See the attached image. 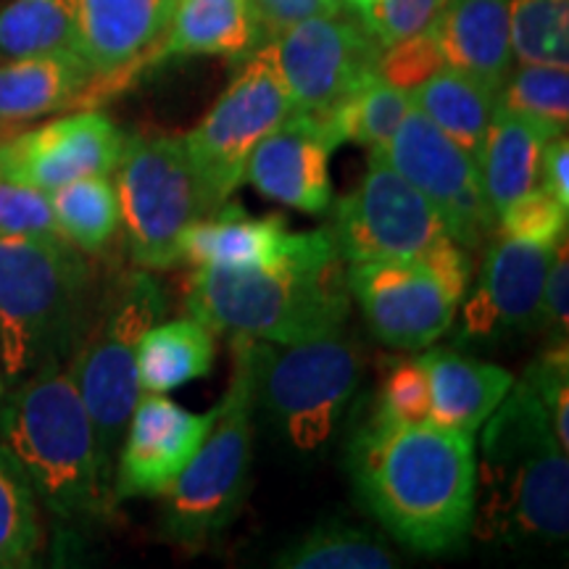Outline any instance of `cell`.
<instances>
[{
	"label": "cell",
	"instance_id": "cell-1",
	"mask_svg": "<svg viewBox=\"0 0 569 569\" xmlns=\"http://www.w3.org/2000/svg\"><path fill=\"white\" fill-rule=\"evenodd\" d=\"M356 498L390 538L417 553H451L475 511V438L372 415L348 448Z\"/></svg>",
	"mask_w": 569,
	"mask_h": 569
},
{
	"label": "cell",
	"instance_id": "cell-2",
	"mask_svg": "<svg viewBox=\"0 0 569 569\" xmlns=\"http://www.w3.org/2000/svg\"><path fill=\"white\" fill-rule=\"evenodd\" d=\"M346 267L330 227L293 232L288 248L264 264L196 267L184 309L213 336L303 343L346 327L351 311Z\"/></svg>",
	"mask_w": 569,
	"mask_h": 569
},
{
	"label": "cell",
	"instance_id": "cell-3",
	"mask_svg": "<svg viewBox=\"0 0 569 569\" xmlns=\"http://www.w3.org/2000/svg\"><path fill=\"white\" fill-rule=\"evenodd\" d=\"M469 536L488 543L551 546L569 532V451L553 436L528 380L515 386L480 427Z\"/></svg>",
	"mask_w": 569,
	"mask_h": 569
},
{
	"label": "cell",
	"instance_id": "cell-4",
	"mask_svg": "<svg viewBox=\"0 0 569 569\" xmlns=\"http://www.w3.org/2000/svg\"><path fill=\"white\" fill-rule=\"evenodd\" d=\"M0 443L61 525L96 528L111 517L117 503L98 465L96 432L63 361H46L3 396Z\"/></svg>",
	"mask_w": 569,
	"mask_h": 569
},
{
	"label": "cell",
	"instance_id": "cell-5",
	"mask_svg": "<svg viewBox=\"0 0 569 569\" xmlns=\"http://www.w3.org/2000/svg\"><path fill=\"white\" fill-rule=\"evenodd\" d=\"M92 272L69 240L0 234V365L17 386L46 361L67 365L92 315Z\"/></svg>",
	"mask_w": 569,
	"mask_h": 569
},
{
	"label": "cell",
	"instance_id": "cell-6",
	"mask_svg": "<svg viewBox=\"0 0 569 569\" xmlns=\"http://www.w3.org/2000/svg\"><path fill=\"white\" fill-rule=\"evenodd\" d=\"M169 298L148 269H127L106 284L67 369L96 432L98 465L113 496V467L134 403L142 396L138 346L148 327L167 317Z\"/></svg>",
	"mask_w": 569,
	"mask_h": 569
},
{
	"label": "cell",
	"instance_id": "cell-7",
	"mask_svg": "<svg viewBox=\"0 0 569 569\" xmlns=\"http://www.w3.org/2000/svg\"><path fill=\"white\" fill-rule=\"evenodd\" d=\"M256 340L232 336V377L211 430L167 496L163 532L184 549H203L230 528L248 493L256 419Z\"/></svg>",
	"mask_w": 569,
	"mask_h": 569
},
{
	"label": "cell",
	"instance_id": "cell-8",
	"mask_svg": "<svg viewBox=\"0 0 569 569\" xmlns=\"http://www.w3.org/2000/svg\"><path fill=\"white\" fill-rule=\"evenodd\" d=\"M122 227L134 267L174 269L182 234L219 209L180 134H127L117 169Z\"/></svg>",
	"mask_w": 569,
	"mask_h": 569
},
{
	"label": "cell",
	"instance_id": "cell-9",
	"mask_svg": "<svg viewBox=\"0 0 569 569\" xmlns=\"http://www.w3.org/2000/svg\"><path fill=\"white\" fill-rule=\"evenodd\" d=\"M256 340V338H253ZM256 411L298 453L327 446L361 380V353L343 330L303 343L256 340Z\"/></svg>",
	"mask_w": 569,
	"mask_h": 569
},
{
	"label": "cell",
	"instance_id": "cell-10",
	"mask_svg": "<svg viewBox=\"0 0 569 569\" xmlns=\"http://www.w3.org/2000/svg\"><path fill=\"white\" fill-rule=\"evenodd\" d=\"M296 113L274 56L259 46L219 101L188 134H182L198 174L219 206L243 184L248 156L267 134Z\"/></svg>",
	"mask_w": 569,
	"mask_h": 569
},
{
	"label": "cell",
	"instance_id": "cell-11",
	"mask_svg": "<svg viewBox=\"0 0 569 569\" xmlns=\"http://www.w3.org/2000/svg\"><path fill=\"white\" fill-rule=\"evenodd\" d=\"M332 243L346 264L419 261L448 238L438 211L377 151L361 182L336 206Z\"/></svg>",
	"mask_w": 569,
	"mask_h": 569
},
{
	"label": "cell",
	"instance_id": "cell-12",
	"mask_svg": "<svg viewBox=\"0 0 569 569\" xmlns=\"http://www.w3.org/2000/svg\"><path fill=\"white\" fill-rule=\"evenodd\" d=\"M375 151L438 211L453 243L475 251L498 232V217L482 190L478 161L415 106L388 146Z\"/></svg>",
	"mask_w": 569,
	"mask_h": 569
},
{
	"label": "cell",
	"instance_id": "cell-13",
	"mask_svg": "<svg viewBox=\"0 0 569 569\" xmlns=\"http://www.w3.org/2000/svg\"><path fill=\"white\" fill-rule=\"evenodd\" d=\"M269 42L296 113L325 117L380 74L382 46L359 17H311Z\"/></svg>",
	"mask_w": 569,
	"mask_h": 569
},
{
	"label": "cell",
	"instance_id": "cell-14",
	"mask_svg": "<svg viewBox=\"0 0 569 569\" xmlns=\"http://www.w3.org/2000/svg\"><path fill=\"white\" fill-rule=\"evenodd\" d=\"M346 280L369 332L388 348H430L457 319L459 303L422 261L390 259L348 264Z\"/></svg>",
	"mask_w": 569,
	"mask_h": 569
},
{
	"label": "cell",
	"instance_id": "cell-15",
	"mask_svg": "<svg viewBox=\"0 0 569 569\" xmlns=\"http://www.w3.org/2000/svg\"><path fill=\"white\" fill-rule=\"evenodd\" d=\"M124 134L103 111L82 109L0 140V174L51 190L82 177L113 174Z\"/></svg>",
	"mask_w": 569,
	"mask_h": 569
},
{
	"label": "cell",
	"instance_id": "cell-16",
	"mask_svg": "<svg viewBox=\"0 0 569 569\" xmlns=\"http://www.w3.org/2000/svg\"><path fill=\"white\" fill-rule=\"evenodd\" d=\"M213 417L217 407L206 415H193L161 393H142L117 453L113 503L167 496L201 448Z\"/></svg>",
	"mask_w": 569,
	"mask_h": 569
},
{
	"label": "cell",
	"instance_id": "cell-17",
	"mask_svg": "<svg viewBox=\"0 0 569 569\" xmlns=\"http://www.w3.org/2000/svg\"><path fill=\"white\" fill-rule=\"evenodd\" d=\"M557 243H522L503 234L490 243L475 293L465 303L461 338L503 340L540 332V298Z\"/></svg>",
	"mask_w": 569,
	"mask_h": 569
},
{
	"label": "cell",
	"instance_id": "cell-18",
	"mask_svg": "<svg viewBox=\"0 0 569 569\" xmlns=\"http://www.w3.org/2000/svg\"><path fill=\"white\" fill-rule=\"evenodd\" d=\"M174 6L177 0H77L74 51L96 74L92 98L156 63Z\"/></svg>",
	"mask_w": 569,
	"mask_h": 569
},
{
	"label": "cell",
	"instance_id": "cell-19",
	"mask_svg": "<svg viewBox=\"0 0 569 569\" xmlns=\"http://www.w3.org/2000/svg\"><path fill=\"white\" fill-rule=\"evenodd\" d=\"M332 151L336 148L327 140L322 119L293 113L253 148L243 182L253 184L269 201L303 213H322L332 203Z\"/></svg>",
	"mask_w": 569,
	"mask_h": 569
},
{
	"label": "cell",
	"instance_id": "cell-20",
	"mask_svg": "<svg viewBox=\"0 0 569 569\" xmlns=\"http://www.w3.org/2000/svg\"><path fill=\"white\" fill-rule=\"evenodd\" d=\"M430 386V422L475 438L515 386V375L453 348L419 356Z\"/></svg>",
	"mask_w": 569,
	"mask_h": 569
},
{
	"label": "cell",
	"instance_id": "cell-21",
	"mask_svg": "<svg viewBox=\"0 0 569 569\" xmlns=\"http://www.w3.org/2000/svg\"><path fill=\"white\" fill-rule=\"evenodd\" d=\"M430 27L446 67L501 90L515 63L509 0H446Z\"/></svg>",
	"mask_w": 569,
	"mask_h": 569
},
{
	"label": "cell",
	"instance_id": "cell-22",
	"mask_svg": "<svg viewBox=\"0 0 569 569\" xmlns=\"http://www.w3.org/2000/svg\"><path fill=\"white\" fill-rule=\"evenodd\" d=\"M96 74L77 51L21 56L0 63V122H30L92 101Z\"/></svg>",
	"mask_w": 569,
	"mask_h": 569
},
{
	"label": "cell",
	"instance_id": "cell-23",
	"mask_svg": "<svg viewBox=\"0 0 569 569\" xmlns=\"http://www.w3.org/2000/svg\"><path fill=\"white\" fill-rule=\"evenodd\" d=\"M290 234L280 213L253 217L240 206L222 203L182 234L180 253L193 267H253L277 259Z\"/></svg>",
	"mask_w": 569,
	"mask_h": 569
},
{
	"label": "cell",
	"instance_id": "cell-24",
	"mask_svg": "<svg viewBox=\"0 0 569 569\" xmlns=\"http://www.w3.org/2000/svg\"><path fill=\"white\" fill-rule=\"evenodd\" d=\"M259 46H264V38L256 24L251 0H177L156 61L174 56L243 59Z\"/></svg>",
	"mask_w": 569,
	"mask_h": 569
},
{
	"label": "cell",
	"instance_id": "cell-25",
	"mask_svg": "<svg viewBox=\"0 0 569 569\" xmlns=\"http://www.w3.org/2000/svg\"><path fill=\"white\" fill-rule=\"evenodd\" d=\"M549 134L519 113L498 106L478 153L482 190L496 217L540 184V153Z\"/></svg>",
	"mask_w": 569,
	"mask_h": 569
},
{
	"label": "cell",
	"instance_id": "cell-26",
	"mask_svg": "<svg viewBox=\"0 0 569 569\" xmlns=\"http://www.w3.org/2000/svg\"><path fill=\"white\" fill-rule=\"evenodd\" d=\"M411 106L422 111L440 132L478 159L482 140L498 109V92L465 71L443 67L409 90Z\"/></svg>",
	"mask_w": 569,
	"mask_h": 569
},
{
	"label": "cell",
	"instance_id": "cell-27",
	"mask_svg": "<svg viewBox=\"0 0 569 569\" xmlns=\"http://www.w3.org/2000/svg\"><path fill=\"white\" fill-rule=\"evenodd\" d=\"M217 343L201 319L182 317L156 322L142 332L138 346V380L142 393L177 390L206 377L213 367Z\"/></svg>",
	"mask_w": 569,
	"mask_h": 569
},
{
	"label": "cell",
	"instance_id": "cell-28",
	"mask_svg": "<svg viewBox=\"0 0 569 569\" xmlns=\"http://www.w3.org/2000/svg\"><path fill=\"white\" fill-rule=\"evenodd\" d=\"M272 565L284 569H393L398 557L372 530L325 519L284 546Z\"/></svg>",
	"mask_w": 569,
	"mask_h": 569
},
{
	"label": "cell",
	"instance_id": "cell-29",
	"mask_svg": "<svg viewBox=\"0 0 569 569\" xmlns=\"http://www.w3.org/2000/svg\"><path fill=\"white\" fill-rule=\"evenodd\" d=\"M51 206L63 238L84 256H98L122 230V206L111 174L82 177L51 190Z\"/></svg>",
	"mask_w": 569,
	"mask_h": 569
},
{
	"label": "cell",
	"instance_id": "cell-30",
	"mask_svg": "<svg viewBox=\"0 0 569 569\" xmlns=\"http://www.w3.org/2000/svg\"><path fill=\"white\" fill-rule=\"evenodd\" d=\"M409 109V92L377 74L319 119H322L325 134L332 148L343 146V142H359L375 151V148L388 146Z\"/></svg>",
	"mask_w": 569,
	"mask_h": 569
},
{
	"label": "cell",
	"instance_id": "cell-31",
	"mask_svg": "<svg viewBox=\"0 0 569 569\" xmlns=\"http://www.w3.org/2000/svg\"><path fill=\"white\" fill-rule=\"evenodd\" d=\"M77 0H9L0 6V56L74 51Z\"/></svg>",
	"mask_w": 569,
	"mask_h": 569
},
{
	"label": "cell",
	"instance_id": "cell-32",
	"mask_svg": "<svg viewBox=\"0 0 569 569\" xmlns=\"http://www.w3.org/2000/svg\"><path fill=\"white\" fill-rule=\"evenodd\" d=\"M40 549V501L24 469L0 443V569L32 567Z\"/></svg>",
	"mask_w": 569,
	"mask_h": 569
},
{
	"label": "cell",
	"instance_id": "cell-33",
	"mask_svg": "<svg viewBox=\"0 0 569 569\" xmlns=\"http://www.w3.org/2000/svg\"><path fill=\"white\" fill-rule=\"evenodd\" d=\"M498 106L538 124L549 138L567 132L569 71L553 63H519L498 90Z\"/></svg>",
	"mask_w": 569,
	"mask_h": 569
},
{
	"label": "cell",
	"instance_id": "cell-34",
	"mask_svg": "<svg viewBox=\"0 0 569 569\" xmlns=\"http://www.w3.org/2000/svg\"><path fill=\"white\" fill-rule=\"evenodd\" d=\"M509 32L519 63L569 67V0H509Z\"/></svg>",
	"mask_w": 569,
	"mask_h": 569
},
{
	"label": "cell",
	"instance_id": "cell-35",
	"mask_svg": "<svg viewBox=\"0 0 569 569\" xmlns=\"http://www.w3.org/2000/svg\"><path fill=\"white\" fill-rule=\"evenodd\" d=\"M569 209L546 188H532L498 213V232L522 243L553 246L567 234Z\"/></svg>",
	"mask_w": 569,
	"mask_h": 569
},
{
	"label": "cell",
	"instance_id": "cell-36",
	"mask_svg": "<svg viewBox=\"0 0 569 569\" xmlns=\"http://www.w3.org/2000/svg\"><path fill=\"white\" fill-rule=\"evenodd\" d=\"M0 234L32 240H67L56 222L51 193L0 174Z\"/></svg>",
	"mask_w": 569,
	"mask_h": 569
},
{
	"label": "cell",
	"instance_id": "cell-37",
	"mask_svg": "<svg viewBox=\"0 0 569 569\" xmlns=\"http://www.w3.org/2000/svg\"><path fill=\"white\" fill-rule=\"evenodd\" d=\"M377 415L401 425L430 422V386H427V372L419 356L390 365L380 390Z\"/></svg>",
	"mask_w": 569,
	"mask_h": 569
},
{
	"label": "cell",
	"instance_id": "cell-38",
	"mask_svg": "<svg viewBox=\"0 0 569 569\" xmlns=\"http://www.w3.org/2000/svg\"><path fill=\"white\" fill-rule=\"evenodd\" d=\"M525 380L536 388L540 401H543L559 446L569 451V348L549 346V351H543L538 361H532L525 372Z\"/></svg>",
	"mask_w": 569,
	"mask_h": 569
},
{
	"label": "cell",
	"instance_id": "cell-39",
	"mask_svg": "<svg viewBox=\"0 0 569 569\" xmlns=\"http://www.w3.org/2000/svg\"><path fill=\"white\" fill-rule=\"evenodd\" d=\"M443 67L446 61L443 53H440L436 32H432V27H427V30L411 34V38L382 51L380 77L409 92Z\"/></svg>",
	"mask_w": 569,
	"mask_h": 569
},
{
	"label": "cell",
	"instance_id": "cell-40",
	"mask_svg": "<svg viewBox=\"0 0 569 569\" xmlns=\"http://www.w3.org/2000/svg\"><path fill=\"white\" fill-rule=\"evenodd\" d=\"M443 3L446 0H377L365 24L386 51L396 42L427 30Z\"/></svg>",
	"mask_w": 569,
	"mask_h": 569
},
{
	"label": "cell",
	"instance_id": "cell-41",
	"mask_svg": "<svg viewBox=\"0 0 569 569\" xmlns=\"http://www.w3.org/2000/svg\"><path fill=\"white\" fill-rule=\"evenodd\" d=\"M569 246L567 234L553 248L549 272L543 280L540 298V332H546L551 346H567L569 336Z\"/></svg>",
	"mask_w": 569,
	"mask_h": 569
},
{
	"label": "cell",
	"instance_id": "cell-42",
	"mask_svg": "<svg viewBox=\"0 0 569 569\" xmlns=\"http://www.w3.org/2000/svg\"><path fill=\"white\" fill-rule=\"evenodd\" d=\"M261 38L274 40L277 34L311 17H336L343 13V0H251Z\"/></svg>",
	"mask_w": 569,
	"mask_h": 569
},
{
	"label": "cell",
	"instance_id": "cell-43",
	"mask_svg": "<svg viewBox=\"0 0 569 569\" xmlns=\"http://www.w3.org/2000/svg\"><path fill=\"white\" fill-rule=\"evenodd\" d=\"M419 261L438 277L440 284L448 290V296L457 303H461V298H465L469 288V280H472V264H469L467 248L453 243L451 238H443Z\"/></svg>",
	"mask_w": 569,
	"mask_h": 569
},
{
	"label": "cell",
	"instance_id": "cell-44",
	"mask_svg": "<svg viewBox=\"0 0 569 569\" xmlns=\"http://www.w3.org/2000/svg\"><path fill=\"white\" fill-rule=\"evenodd\" d=\"M540 188L569 209V140L567 132L549 138L540 153Z\"/></svg>",
	"mask_w": 569,
	"mask_h": 569
},
{
	"label": "cell",
	"instance_id": "cell-45",
	"mask_svg": "<svg viewBox=\"0 0 569 569\" xmlns=\"http://www.w3.org/2000/svg\"><path fill=\"white\" fill-rule=\"evenodd\" d=\"M375 3H377V0H343V6H348V9H351L361 21H365L369 13H372Z\"/></svg>",
	"mask_w": 569,
	"mask_h": 569
},
{
	"label": "cell",
	"instance_id": "cell-46",
	"mask_svg": "<svg viewBox=\"0 0 569 569\" xmlns=\"http://www.w3.org/2000/svg\"><path fill=\"white\" fill-rule=\"evenodd\" d=\"M6 396V377H3V365H0V401H3Z\"/></svg>",
	"mask_w": 569,
	"mask_h": 569
}]
</instances>
